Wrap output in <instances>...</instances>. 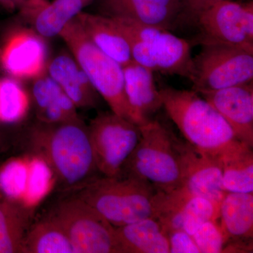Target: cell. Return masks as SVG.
<instances>
[{
    "instance_id": "obj_1",
    "label": "cell",
    "mask_w": 253,
    "mask_h": 253,
    "mask_svg": "<svg viewBox=\"0 0 253 253\" xmlns=\"http://www.w3.org/2000/svg\"><path fill=\"white\" fill-rule=\"evenodd\" d=\"M159 90L163 107L196 151L221 162L251 148L236 137L224 118L199 93L171 86Z\"/></svg>"
},
{
    "instance_id": "obj_2",
    "label": "cell",
    "mask_w": 253,
    "mask_h": 253,
    "mask_svg": "<svg viewBox=\"0 0 253 253\" xmlns=\"http://www.w3.org/2000/svg\"><path fill=\"white\" fill-rule=\"evenodd\" d=\"M30 143L63 189L78 190L98 172L88 128L83 122H41L30 133Z\"/></svg>"
},
{
    "instance_id": "obj_3",
    "label": "cell",
    "mask_w": 253,
    "mask_h": 253,
    "mask_svg": "<svg viewBox=\"0 0 253 253\" xmlns=\"http://www.w3.org/2000/svg\"><path fill=\"white\" fill-rule=\"evenodd\" d=\"M78 191L77 197L115 227L146 218H158L167 194L144 179L123 174L95 177Z\"/></svg>"
},
{
    "instance_id": "obj_4",
    "label": "cell",
    "mask_w": 253,
    "mask_h": 253,
    "mask_svg": "<svg viewBox=\"0 0 253 253\" xmlns=\"http://www.w3.org/2000/svg\"><path fill=\"white\" fill-rule=\"evenodd\" d=\"M139 127L140 139L120 174L144 179L166 194L180 189L184 178L174 135L155 120Z\"/></svg>"
},
{
    "instance_id": "obj_5",
    "label": "cell",
    "mask_w": 253,
    "mask_h": 253,
    "mask_svg": "<svg viewBox=\"0 0 253 253\" xmlns=\"http://www.w3.org/2000/svg\"><path fill=\"white\" fill-rule=\"evenodd\" d=\"M129 44L134 62L148 69L190 79L192 57L187 41L165 28L112 18Z\"/></svg>"
},
{
    "instance_id": "obj_6",
    "label": "cell",
    "mask_w": 253,
    "mask_h": 253,
    "mask_svg": "<svg viewBox=\"0 0 253 253\" xmlns=\"http://www.w3.org/2000/svg\"><path fill=\"white\" fill-rule=\"evenodd\" d=\"M59 36L111 111L131 121L125 94L123 66L89 41L76 18L68 23Z\"/></svg>"
},
{
    "instance_id": "obj_7",
    "label": "cell",
    "mask_w": 253,
    "mask_h": 253,
    "mask_svg": "<svg viewBox=\"0 0 253 253\" xmlns=\"http://www.w3.org/2000/svg\"><path fill=\"white\" fill-rule=\"evenodd\" d=\"M202 46L192 58L193 90L201 94L253 82V50L216 42L202 41Z\"/></svg>"
},
{
    "instance_id": "obj_8",
    "label": "cell",
    "mask_w": 253,
    "mask_h": 253,
    "mask_svg": "<svg viewBox=\"0 0 253 253\" xmlns=\"http://www.w3.org/2000/svg\"><path fill=\"white\" fill-rule=\"evenodd\" d=\"M50 214L67 234L75 253H121L116 227L77 196L61 201Z\"/></svg>"
},
{
    "instance_id": "obj_9",
    "label": "cell",
    "mask_w": 253,
    "mask_h": 253,
    "mask_svg": "<svg viewBox=\"0 0 253 253\" xmlns=\"http://www.w3.org/2000/svg\"><path fill=\"white\" fill-rule=\"evenodd\" d=\"M87 128L98 172L119 175L140 139V127L111 111L99 113Z\"/></svg>"
},
{
    "instance_id": "obj_10",
    "label": "cell",
    "mask_w": 253,
    "mask_h": 253,
    "mask_svg": "<svg viewBox=\"0 0 253 253\" xmlns=\"http://www.w3.org/2000/svg\"><path fill=\"white\" fill-rule=\"evenodd\" d=\"M196 26L202 41L216 42L253 51V2L221 0L204 11Z\"/></svg>"
},
{
    "instance_id": "obj_11",
    "label": "cell",
    "mask_w": 253,
    "mask_h": 253,
    "mask_svg": "<svg viewBox=\"0 0 253 253\" xmlns=\"http://www.w3.org/2000/svg\"><path fill=\"white\" fill-rule=\"evenodd\" d=\"M48 49L44 38L21 28L10 33L0 48V65L18 81L33 80L46 73Z\"/></svg>"
},
{
    "instance_id": "obj_12",
    "label": "cell",
    "mask_w": 253,
    "mask_h": 253,
    "mask_svg": "<svg viewBox=\"0 0 253 253\" xmlns=\"http://www.w3.org/2000/svg\"><path fill=\"white\" fill-rule=\"evenodd\" d=\"M174 142L182 167V189L193 196L206 198L220 204L226 193L223 189L220 161L201 154L189 143L174 135Z\"/></svg>"
},
{
    "instance_id": "obj_13",
    "label": "cell",
    "mask_w": 253,
    "mask_h": 253,
    "mask_svg": "<svg viewBox=\"0 0 253 253\" xmlns=\"http://www.w3.org/2000/svg\"><path fill=\"white\" fill-rule=\"evenodd\" d=\"M219 204L179 189L166 195L162 211L157 219L167 233L181 229L193 236L201 224L208 221H217Z\"/></svg>"
},
{
    "instance_id": "obj_14",
    "label": "cell",
    "mask_w": 253,
    "mask_h": 253,
    "mask_svg": "<svg viewBox=\"0 0 253 253\" xmlns=\"http://www.w3.org/2000/svg\"><path fill=\"white\" fill-rule=\"evenodd\" d=\"M199 94L224 118L236 137L253 149V82Z\"/></svg>"
},
{
    "instance_id": "obj_15",
    "label": "cell",
    "mask_w": 253,
    "mask_h": 253,
    "mask_svg": "<svg viewBox=\"0 0 253 253\" xmlns=\"http://www.w3.org/2000/svg\"><path fill=\"white\" fill-rule=\"evenodd\" d=\"M98 14L169 30L176 23L180 0H94Z\"/></svg>"
},
{
    "instance_id": "obj_16",
    "label": "cell",
    "mask_w": 253,
    "mask_h": 253,
    "mask_svg": "<svg viewBox=\"0 0 253 253\" xmlns=\"http://www.w3.org/2000/svg\"><path fill=\"white\" fill-rule=\"evenodd\" d=\"M123 71L125 94L131 121L140 126L151 121L153 115L163 107L154 72L134 61L123 66Z\"/></svg>"
},
{
    "instance_id": "obj_17",
    "label": "cell",
    "mask_w": 253,
    "mask_h": 253,
    "mask_svg": "<svg viewBox=\"0 0 253 253\" xmlns=\"http://www.w3.org/2000/svg\"><path fill=\"white\" fill-rule=\"evenodd\" d=\"M46 73L78 109H91L97 105L99 95L72 54L61 53L50 60Z\"/></svg>"
},
{
    "instance_id": "obj_18",
    "label": "cell",
    "mask_w": 253,
    "mask_h": 253,
    "mask_svg": "<svg viewBox=\"0 0 253 253\" xmlns=\"http://www.w3.org/2000/svg\"><path fill=\"white\" fill-rule=\"evenodd\" d=\"M32 96L40 122L46 124L83 122L72 100L47 73L34 80Z\"/></svg>"
},
{
    "instance_id": "obj_19",
    "label": "cell",
    "mask_w": 253,
    "mask_h": 253,
    "mask_svg": "<svg viewBox=\"0 0 253 253\" xmlns=\"http://www.w3.org/2000/svg\"><path fill=\"white\" fill-rule=\"evenodd\" d=\"M76 18L89 41L105 54L123 67L133 61L126 36L112 18L83 11Z\"/></svg>"
},
{
    "instance_id": "obj_20",
    "label": "cell",
    "mask_w": 253,
    "mask_h": 253,
    "mask_svg": "<svg viewBox=\"0 0 253 253\" xmlns=\"http://www.w3.org/2000/svg\"><path fill=\"white\" fill-rule=\"evenodd\" d=\"M121 253H169L168 233L157 218L116 227Z\"/></svg>"
},
{
    "instance_id": "obj_21",
    "label": "cell",
    "mask_w": 253,
    "mask_h": 253,
    "mask_svg": "<svg viewBox=\"0 0 253 253\" xmlns=\"http://www.w3.org/2000/svg\"><path fill=\"white\" fill-rule=\"evenodd\" d=\"M219 218L227 243L253 242V194L226 193L219 204Z\"/></svg>"
},
{
    "instance_id": "obj_22",
    "label": "cell",
    "mask_w": 253,
    "mask_h": 253,
    "mask_svg": "<svg viewBox=\"0 0 253 253\" xmlns=\"http://www.w3.org/2000/svg\"><path fill=\"white\" fill-rule=\"evenodd\" d=\"M94 0H52L28 20L35 31L44 38L59 36L68 23Z\"/></svg>"
},
{
    "instance_id": "obj_23",
    "label": "cell",
    "mask_w": 253,
    "mask_h": 253,
    "mask_svg": "<svg viewBox=\"0 0 253 253\" xmlns=\"http://www.w3.org/2000/svg\"><path fill=\"white\" fill-rule=\"evenodd\" d=\"M31 212L22 203L0 197V253H22Z\"/></svg>"
},
{
    "instance_id": "obj_24",
    "label": "cell",
    "mask_w": 253,
    "mask_h": 253,
    "mask_svg": "<svg viewBox=\"0 0 253 253\" xmlns=\"http://www.w3.org/2000/svg\"><path fill=\"white\" fill-rule=\"evenodd\" d=\"M22 253H75L67 234L51 214L30 226Z\"/></svg>"
},
{
    "instance_id": "obj_25",
    "label": "cell",
    "mask_w": 253,
    "mask_h": 253,
    "mask_svg": "<svg viewBox=\"0 0 253 253\" xmlns=\"http://www.w3.org/2000/svg\"><path fill=\"white\" fill-rule=\"evenodd\" d=\"M223 189L226 192L253 194V152L247 148L221 161Z\"/></svg>"
},
{
    "instance_id": "obj_26",
    "label": "cell",
    "mask_w": 253,
    "mask_h": 253,
    "mask_svg": "<svg viewBox=\"0 0 253 253\" xmlns=\"http://www.w3.org/2000/svg\"><path fill=\"white\" fill-rule=\"evenodd\" d=\"M30 105L31 97L20 81L0 78V122H20L27 116Z\"/></svg>"
},
{
    "instance_id": "obj_27",
    "label": "cell",
    "mask_w": 253,
    "mask_h": 253,
    "mask_svg": "<svg viewBox=\"0 0 253 253\" xmlns=\"http://www.w3.org/2000/svg\"><path fill=\"white\" fill-rule=\"evenodd\" d=\"M28 177V158H14L8 161L0 168V194L2 197L23 204Z\"/></svg>"
},
{
    "instance_id": "obj_28",
    "label": "cell",
    "mask_w": 253,
    "mask_h": 253,
    "mask_svg": "<svg viewBox=\"0 0 253 253\" xmlns=\"http://www.w3.org/2000/svg\"><path fill=\"white\" fill-rule=\"evenodd\" d=\"M28 160V184L23 204L31 208L49 192L55 178L51 168L42 158L35 155Z\"/></svg>"
},
{
    "instance_id": "obj_29",
    "label": "cell",
    "mask_w": 253,
    "mask_h": 253,
    "mask_svg": "<svg viewBox=\"0 0 253 253\" xmlns=\"http://www.w3.org/2000/svg\"><path fill=\"white\" fill-rule=\"evenodd\" d=\"M201 253H220L227 240L217 221H208L199 226L193 234Z\"/></svg>"
},
{
    "instance_id": "obj_30",
    "label": "cell",
    "mask_w": 253,
    "mask_h": 253,
    "mask_svg": "<svg viewBox=\"0 0 253 253\" xmlns=\"http://www.w3.org/2000/svg\"><path fill=\"white\" fill-rule=\"evenodd\" d=\"M181 10L177 21L196 24L200 15L213 4L221 0H180Z\"/></svg>"
},
{
    "instance_id": "obj_31",
    "label": "cell",
    "mask_w": 253,
    "mask_h": 253,
    "mask_svg": "<svg viewBox=\"0 0 253 253\" xmlns=\"http://www.w3.org/2000/svg\"><path fill=\"white\" fill-rule=\"evenodd\" d=\"M169 253H201L194 238L183 229L168 232Z\"/></svg>"
},
{
    "instance_id": "obj_32",
    "label": "cell",
    "mask_w": 253,
    "mask_h": 253,
    "mask_svg": "<svg viewBox=\"0 0 253 253\" xmlns=\"http://www.w3.org/2000/svg\"><path fill=\"white\" fill-rule=\"evenodd\" d=\"M48 2L49 0H0L1 6L11 11H17L26 20Z\"/></svg>"
},
{
    "instance_id": "obj_33",
    "label": "cell",
    "mask_w": 253,
    "mask_h": 253,
    "mask_svg": "<svg viewBox=\"0 0 253 253\" xmlns=\"http://www.w3.org/2000/svg\"><path fill=\"white\" fill-rule=\"evenodd\" d=\"M4 136H3V134H1V131H0V149H1V148L3 146H4Z\"/></svg>"
},
{
    "instance_id": "obj_34",
    "label": "cell",
    "mask_w": 253,
    "mask_h": 253,
    "mask_svg": "<svg viewBox=\"0 0 253 253\" xmlns=\"http://www.w3.org/2000/svg\"><path fill=\"white\" fill-rule=\"evenodd\" d=\"M1 194H0V197H1Z\"/></svg>"
}]
</instances>
